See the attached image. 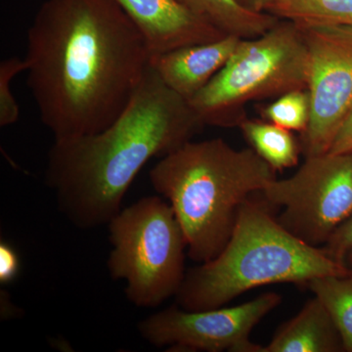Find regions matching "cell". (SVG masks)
Returning <instances> with one entry per match:
<instances>
[{
    "label": "cell",
    "mask_w": 352,
    "mask_h": 352,
    "mask_svg": "<svg viewBox=\"0 0 352 352\" xmlns=\"http://www.w3.org/2000/svg\"><path fill=\"white\" fill-rule=\"evenodd\" d=\"M142 32L115 0H45L28 30L27 83L55 139L106 129L149 66Z\"/></svg>",
    "instance_id": "obj_1"
},
{
    "label": "cell",
    "mask_w": 352,
    "mask_h": 352,
    "mask_svg": "<svg viewBox=\"0 0 352 352\" xmlns=\"http://www.w3.org/2000/svg\"><path fill=\"white\" fill-rule=\"evenodd\" d=\"M204 126L189 102L166 87L149 65L129 105L110 126L55 139L46 184L73 226H108L143 166L192 140Z\"/></svg>",
    "instance_id": "obj_2"
},
{
    "label": "cell",
    "mask_w": 352,
    "mask_h": 352,
    "mask_svg": "<svg viewBox=\"0 0 352 352\" xmlns=\"http://www.w3.org/2000/svg\"><path fill=\"white\" fill-rule=\"evenodd\" d=\"M149 176L153 188L170 201L189 258L205 263L226 247L241 206L276 171L252 148L235 149L214 138L188 141L161 157Z\"/></svg>",
    "instance_id": "obj_3"
},
{
    "label": "cell",
    "mask_w": 352,
    "mask_h": 352,
    "mask_svg": "<svg viewBox=\"0 0 352 352\" xmlns=\"http://www.w3.org/2000/svg\"><path fill=\"white\" fill-rule=\"evenodd\" d=\"M351 273L322 248L307 245L289 233L259 191L241 206L223 250L185 274L175 302L190 311L212 309L266 285L307 286L317 277Z\"/></svg>",
    "instance_id": "obj_4"
},
{
    "label": "cell",
    "mask_w": 352,
    "mask_h": 352,
    "mask_svg": "<svg viewBox=\"0 0 352 352\" xmlns=\"http://www.w3.org/2000/svg\"><path fill=\"white\" fill-rule=\"evenodd\" d=\"M307 44L296 22L280 19L270 31L242 39L226 66L189 104L204 126L239 127L245 104L307 89Z\"/></svg>",
    "instance_id": "obj_5"
},
{
    "label": "cell",
    "mask_w": 352,
    "mask_h": 352,
    "mask_svg": "<svg viewBox=\"0 0 352 352\" xmlns=\"http://www.w3.org/2000/svg\"><path fill=\"white\" fill-rule=\"evenodd\" d=\"M112 251L108 268L126 282L127 300L155 307L175 296L184 280L186 239L170 204L161 197L141 199L108 223Z\"/></svg>",
    "instance_id": "obj_6"
},
{
    "label": "cell",
    "mask_w": 352,
    "mask_h": 352,
    "mask_svg": "<svg viewBox=\"0 0 352 352\" xmlns=\"http://www.w3.org/2000/svg\"><path fill=\"white\" fill-rule=\"evenodd\" d=\"M261 193L289 233L321 248L352 214V153L307 157L295 175Z\"/></svg>",
    "instance_id": "obj_7"
},
{
    "label": "cell",
    "mask_w": 352,
    "mask_h": 352,
    "mask_svg": "<svg viewBox=\"0 0 352 352\" xmlns=\"http://www.w3.org/2000/svg\"><path fill=\"white\" fill-rule=\"evenodd\" d=\"M307 44L311 113L300 134L305 157L330 151L352 110V25L296 22Z\"/></svg>",
    "instance_id": "obj_8"
},
{
    "label": "cell",
    "mask_w": 352,
    "mask_h": 352,
    "mask_svg": "<svg viewBox=\"0 0 352 352\" xmlns=\"http://www.w3.org/2000/svg\"><path fill=\"white\" fill-rule=\"evenodd\" d=\"M281 302L282 296L271 292L232 307L190 311L175 305L141 321L138 330L150 344L176 351L261 352L263 346L250 336Z\"/></svg>",
    "instance_id": "obj_9"
},
{
    "label": "cell",
    "mask_w": 352,
    "mask_h": 352,
    "mask_svg": "<svg viewBox=\"0 0 352 352\" xmlns=\"http://www.w3.org/2000/svg\"><path fill=\"white\" fill-rule=\"evenodd\" d=\"M138 25L151 56L192 44L210 43L223 32L189 12L177 0H115Z\"/></svg>",
    "instance_id": "obj_10"
},
{
    "label": "cell",
    "mask_w": 352,
    "mask_h": 352,
    "mask_svg": "<svg viewBox=\"0 0 352 352\" xmlns=\"http://www.w3.org/2000/svg\"><path fill=\"white\" fill-rule=\"evenodd\" d=\"M242 38L226 36L152 55L149 65L166 87L189 101L226 66Z\"/></svg>",
    "instance_id": "obj_11"
},
{
    "label": "cell",
    "mask_w": 352,
    "mask_h": 352,
    "mask_svg": "<svg viewBox=\"0 0 352 352\" xmlns=\"http://www.w3.org/2000/svg\"><path fill=\"white\" fill-rule=\"evenodd\" d=\"M344 351L342 338L323 302L314 296L281 326L261 352Z\"/></svg>",
    "instance_id": "obj_12"
},
{
    "label": "cell",
    "mask_w": 352,
    "mask_h": 352,
    "mask_svg": "<svg viewBox=\"0 0 352 352\" xmlns=\"http://www.w3.org/2000/svg\"><path fill=\"white\" fill-rule=\"evenodd\" d=\"M189 12L226 36L254 38L270 31L279 18L244 6L240 0H177Z\"/></svg>",
    "instance_id": "obj_13"
},
{
    "label": "cell",
    "mask_w": 352,
    "mask_h": 352,
    "mask_svg": "<svg viewBox=\"0 0 352 352\" xmlns=\"http://www.w3.org/2000/svg\"><path fill=\"white\" fill-rule=\"evenodd\" d=\"M239 129L252 149L275 171L294 168L298 164L302 146L293 131L267 120L248 118L241 122Z\"/></svg>",
    "instance_id": "obj_14"
},
{
    "label": "cell",
    "mask_w": 352,
    "mask_h": 352,
    "mask_svg": "<svg viewBox=\"0 0 352 352\" xmlns=\"http://www.w3.org/2000/svg\"><path fill=\"white\" fill-rule=\"evenodd\" d=\"M307 287L327 308L344 351L352 352V273L317 277Z\"/></svg>",
    "instance_id": "obj_15"
},
{
    "label": "cell",
    "mask_w": 352,
    "mask_h": 352,
    "mask_svg": "<svg viewBox=\"0 0 352 352\" xmlns=\"http://www.w3.org/2000/svg\"><path fill=\"white\" fill-rule=\"evenodd\" d=\"M265 12L294 22L352 25V0H275Z\"/></svg>",
    "instance_id": "obj_16"
},
{
    "label": "cell",
    "mask_w": 352,
    "mask_h": 352,
    "mask_svg": "<svg viewBox=\"0 0 352 352\" xmlns=\"http://www.w3.org/2000/svg\"><path fill=\"white\" fill-rule=\"evenodd\" d=\"M310 113L311 99L307 89L287 92L261 110L264 120L300 134L307 131Z\"/></svg>",
    "instance_id": "obj_17"
},
{
    "label": "cell",
    "mask_w": 352,
    "mask_h": 352,
    "mask_svg": "<svg viewBox=\"0 0 352 352\" xmlns=\"http://www.w3.org/2000/svg\"><path fill=\"white\" fill-rule=\"evenodd\" d=\"M25 72L24 59L10 57L0 63V126L16 124L20 118V106L12 92L15 76Z\"/></svg>",
    "instance_id": "obj_18"
},
{
    "label": "cell",
    "mask_w": 352,
    "mask_h": 352,
    "mask_svg": "<svg viewBox=\"0 0 352 352\" xmlns=\"http://www.w3.org/2000/svg\"><path fill=\"white\" fill-rule=\"evenodd\" d=\"M321 248L329 258L352 272V214Z\"/></svg>",
    "instance_id": "obj_19"
},
{
    "label": "cell",
    "mask_w": 352,
    "mask_h": 352,
    "mask_svg": "<svg viewBox=\"0 0 352 352\" xmlns=\"http://www.w3.org/2000/svg\"><path fill=\"white\" fill-rule=\"evenodd\" d=\"M19 270L17 252L7 243H0V283H10L17 276Z\"/></svg>",
    "instance_id": "obj_20"
},
{
    "label": "cell",
    "mask_w": 352,
    "mask_h": 352,
    "mask_svg": "<svg viewBox=\"0 0 352 352\" xmlns=\"http://www.w3.org/2000/svg\"><path fill=\"white\" fill-rule=\"evenodd\" d=\"M332 154H346L352 153V110L342 122L340 131L333 139L330 151Z\"/></svg>",
    "instance_id": "obj_21"
},
{
    "label": "cell",
    "mask_w": 352,
    "mask_h": 352,
    "mask_svg": "<svg viewBox=\"0 0 352 352\" xmlns=\"http://www.w3.org/2000/svg\"><path fill=\"white\" fill-rule=\"evenodd\" d=\"M244 6L249 7L252 10L265 12V9L275 0H240Z\"/></svg>",
    "instance_id": "obj_22"
}]
</instances>
